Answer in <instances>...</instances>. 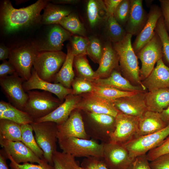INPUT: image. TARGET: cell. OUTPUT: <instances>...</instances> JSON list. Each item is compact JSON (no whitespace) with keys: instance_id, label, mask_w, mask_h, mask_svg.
Instances as JSON below:
<instances>
[{"instance_id":"obj_1","label":"cell","mask_w":169,"mask_h":169,"mask_svg":"<svg viewBox=\"0 0 169 169\" xmlns=\"http://www.w3.org/2000/svg\"><path fill=\"white\" fill-rule=\"evenodd\" d=\"M50 1L38 0L26 7L17 9L9 0L3 1L0 7V23L3 30L11 33L41 23V11Z\"/></svg>"},{"instance_id":"obj_2","label":"cell","mask_w":169,"mask_h":169,"mask_svg":"<svg viewBox=\"0 0 169 169\" xmlns=\"http://www.w3.org/2000/svg\"><path fill=\"white\" fill-rule=\"evenodd\" d=\"M132 36L127 33L121 41L112 43V46L119 56V66L122 76L132 84L141 86L146 90L140 76L138 58L132 45Z\"/></svg>"},{"instance_id":"obj_3","label":"cell","mask_w":169,"mask_h":169,"mask_svg":"<svg viewBox=\"0 0 169 169\" xmlns=\"http://www.w3.org/2000/svg\"><path fill=\"white\" fill-rule=\"evenodd\" d=\"M8 61L18 74L25 81L30 77L34 62L39 52L37 43L25 41L10 48Z\"/></svg>"},{"instance_id":"obj_4","label":"cell","mask_w":169,"mask_h":169,"mask_svg":"<svg viewBox=\"0 0 169 169\" xmlns=\"http://www.w3.org/2000/svg\"><path fill=\"white\" fill-rule=\"evenodd\" d=\"M80 110L86 132L90 138L101 143L109 142L110 136L115 130V117Z\"/></svg>"},{"instance_id":"obj_5","label":"cell","mask_w":169,"mask_h":169,"mask_svg":"<svg viewBox=\"0 0 169 169\" xmlns=\"http://www.w3.org/2000/svg\"><path fill=\"white\" fill-rule=\"evenodd\" d=\"M27 93L28 99L23 111L34 121L48 115L63 102L46 91L30 90Z\"/></svg>"},{"instance_id":"obj_6","label":"cell","mask_w":169,"mask_h":169,"mask_svg":"<svg viewBox=\"0 0 169 169\" xmlns=\"http://www.w3.org/2000/svg\"><path fill=\"white\" fill-rule=\"evenodd\" d=\"M38 146L44 152V159L53 166V157L57 151V125L51 121L33 122L31 124Z\"/></svg>"},{"instance_id":"obj_7","label":"cell","mask_w":169,"mask_h":169,"mask_svg":"<svg viewBox=\"0 0 169 169\" xmlns=\"http://www.w3.org/2000/svg\"><path fill=\"white\" fill-rule=\"evenodd\" d=\"M58 141L62 152L74 157L103 158V144L95 140L70 137Z\"/></svg>"},{"instance_id":"obj_8","label":"cell","mask_w":169,"mask_h":169,"mask_svg":"<svg viewBox=\"0 0 169 169\" xmlns=\"http://www.w3.org/2000/svg\"><path fill=\"white\" fill-rule=\"evenodd\" d=\"M66 55L61 51L40 52L35 59L33 68L41 79L53 82Z\"/></svg>"},{"instance_id":"obj_9","label":"cell","mask_w":169,"mask_h":169,"mask_svg":"<svg viewBox=\"0 0 169 169\" xmlns=\"http://www.w3.org/2000/svg\"><path fill=\"white\" fill-rule=\"evenodd\" d=\"M136 55L141 64L139 74L142 81L149 75L154 69L155 64L162 58L161 42L155 31L151 40Z\"/></svg>"},{"instance_id":"obj_10","label":"cell","mask_w":169,"mask_h":169,"mask_svg":"<svg viewBox=\"0 0 169 169\" xmlns=\"http://www.w3.org/2000/svg\"><path fill=\"white\" fill-rule=\"evenodd\" d=\"M169 135V124L162 130L151 134L136 137L123 144L130 156L135 158L160 146Z\"/></svg>"},{"instance_id":"obj_11","label":"cell","mask_w":169,"mask_h":169,"mask_svg":"<svg viewBox=\"0 0 169 169\" xmlns=\"http://www.w3.org/2000/svg\"><path fill=\"white\" fill-rule=\"evenodd\" d=\"M25 81L16 72L0 78L1 88L8 102L23 111L28 99V94L23 86Z\"/></svg>"},{"instance_id":"obj_12","label":"cell","mask_w":169,"mask_h":169,"mask_svg":"<svg viewBox=\"0 0 169 169\" xmlns=\"http://www.w3.org/2000/svg\"><path fill=\"white\" fill-rule=\"evenodd\" d=\"M115 118V130L110 136L109 142L123 145L135 137L139 118L120 112Z\"/></svg>"},{"instance_id":"obj_13","label":"cell","mask_w":169,"mask_h":169,"mask_svg":"<svg viewBox=\"0 0 169 169\" xmlns=\"http://www.w3.org/2000/svg\"><path fill=\"white\" fill-rule=\"evenodd\" d=\"M103 144L102 159L108 169H127L135 158L122 144L107 142Z\"/></svg>"},{"instance_id":"obj_14","label":"cell","mask_w":169,"mask_h":169,"mask_svg":"<svg viewBox=\"0 0 169 169\" xmlns=\"http://www.w3.org/2000/svg\"><path fill=\"white\" fill-rule=\"evenodd\" d=\"M80 95L81 98L76 109L87 112L109 115L115 117L120 112L115 107L112 101L92 92Z\"/></svg>"},{"instance_id":"obj_15","label":"cell","mask_w":169,"mask_h":169,"mask_svg":"<svg viewBox=\"0 0 169 169\" xmlns=\"http://www.w3.org/2000/svg\"><path fill=\"white\" fill-rule=\"evenodd\" d=\"M58 139L70 137L90 139L86 134L81 110H74L66 120L62 124L57 125Z\"/></svg>"},{"instance_id":"obj_16","label":"cell","mask_w":169,"mask_h":169,"mask_svg":"<svg viewBox=\"0 0 169 169\" xmlns=\"http://www.w3.org/2000/svg\"><path fill=\"white\" fill-rule=\"evenodd\" d=\"M146 92H137L134 95L120 98L112 101L119 112L139 118L148 110L145 101Z\"/></svg>"},{"instance_id":"obj_17","label":"cell","mask_w":169,"mask_h":169,"mask_svg":"<svg viewBox=\"0 0 169 169\" xmlns=\"http://www.w3.org/2000/svg\"><path fill=\"white\" fill-rule=\"evenodd\" d=\"M23 86L26 92L34 89L50 92L55 95L62 102H64L68 95L72 94L73 91L72 89L67 88L60 83H52L41 79L33 67L30 77L23 82Z\"/></svg>"},{"instance_id":"obj_18","label":"cell","mask_w":169,"mask_h":169,"mask_svg":"<svg viewBox=\"0 0 169 169\" xmlns=\"http://www.w3.org/2000/svg\"><path fill=\"white\" fill-rule=\"evenodd\" d=\"M0 144L17 163L29 162L40 164L43 162V159L40 158L21 141L0 139Z\"/></svg>"},{"instance_id":"obj_19","label":"cell","mask_w":169,"mask_h":169,"mask_svg":"<svg viewBox=\"0 0 169 169\" xmlns=\"http://www.w3.org/2000/svg\"><path fill=\"white\" fill-rule=\"evenodd\" d=\"M162 16L160 7L156 4L152 5L148 13V19L146 25L132 44L136 54L152 37L158 21Z\"/></svg>"},{"instance_id":"obj_20","label":"cell","mask_w":169,"mask_h":169,"mask_svg":"<svg viewBox=\"0 0 169 169\" xmlns=\"http://www.w3.org/2000/svg\"><path fill=\"white\" fill-rule=\"evenodd\" d=\"M81 98L80 95L72 94L68 95L64 102L52 112L34 122L49 121L54 122L57 125L62 124L66 120L72 111L77 108Z\"/></svg>"},{"instance_id":"obj_21","label":"cell","mask_w":169,"mask_h":169,"mask_svg":"<svg viewBox=\"0 0 169 169\" xmlns=\"http://www.w3.org/2000/svg\"><path fill=\"white\" fill-rule=\"evenodd\" d=\"M130 2L129 16L124 28L127 33L137 36L146 23L148 13L143 8L142 0H130Z\"/></svg>"},{"instance_id":"obj_22","label":"cell","mask_w":169,"mask_h":169,"mask_svg":"<svg viewBox=\"0 0 169 169\" xmlns=\"http://www.w3.org/2000/svg\"><path fill=\"white\" fill-rule=\"evenodd\" d=\"M71 33L59 24H53L47 37L41 44H37L38 50L41 51H59L63 48V43L70 40Z\"/></svg>"},{"instance_id":"obj_23","label":"cell","mask_w":169,"mask_h":169,"mask_svg":"<svg viewBox=\"0 0 169 169\" xmlns=\"http://www.w3.org/2000/svg\"><path fill=\"white\" fill-rule=\"evenodd\" d=\"M119 56L109 40L104 45L102 57L97 69L95 71L96 79L109 77L114 69L120 67Z\"/></svg>"},{"instance_id":"obj_24","label":"cell","mask_w":169,"mask_h":169,"mask_svg":"<svg viewBox=\"0 0 169 169\" xmlns=\"http://www.w3.org/2000/svg\"><path fill=\"white\" fill-rule=\"evenodd\" d=\"M141 82L149 91L169 88V67L162 59H160L149 75Z\"/></svg>"},{"instance_id":"obj_25","label":"cell","mask_w":169,"mask_h":169,"mask_svg":"<svg viewBox=\"0 0 169 169\" xmlns=\"http://www.w3.org/2000/svg\"><path fill=\"white\" fill-rule=\"evenodd\" d=\"M93 82L97 85L113 87L123 91L146 92V90L142 87L132 84L124 77L121 74L120 67L114 69L108 77L97 79Z\"/></svg>"},{"instance_id":"obj_26","label":"cell","mask_w":169,"mask_h":169,"mask_svg":"<svg viewBox=\"0 0 169 169\" xmlns=\"http://www.w3.org/2000/svg\"><path fill=\"white\" fill-rule=\"evenodd\" d=\"M167 125L160 113L148 110L139 118L138 129L135 137L155 133Z\"/></svg>"},{"instance_id":"obj_27","label":"cell","mask_w":169,"mask_h":169,"mask_svg":"<svg viewBox=\"0 0 169 169\" xmlns=\"http://www.w3.org/2000/svg\"><path fill=\"white\" fill-rule=\"evenodd\" d=\"M145 101L148 110L160 113L169 105V88L145 92Z\"/></svg>"},{"instance_id":"obj_28","label":"cell","mask_w":169,"mask_h":169,"mask_svg":"<svg viewBox=\"0 0 169 169\" xmlns=\"http://www.w3.org/2000/svg\"><path fill=\"white\" fill-rule=\"evenodd\" d=\"M87 19L92 28L96 27L102 23H105L110 16L103 0H89L86 7Z\"/></svg>"},{"instance_id":"obj_29","label":"cell","mask_w":169,"mask_h":169,"mask_svg":"<svg viewBox=\"0 0 169 169\" xmlns=\"http://www.w3.org/2000/svg\"><path fill=\"white\" fill-rule=\"evenodd\" d=\"M74 57L70 45H68L65 59L56 74L54 83H59L67 88L71 89V83L74 78V73L73 68Z\"/></svg>"},{"instance_id":"obj_30","label":"cell","mask_w":169,"mask_h":169,"mask_svg":"<svg viewBox=\"0 0 169 169\" xmlns=\"http://www.w3.org/2000/svg\"><path fill=\"white\" fill-rule=\"evenodd\" d=\"M0 119L9 120L20 125L31 124L34 122L26 112L3 100L0 101Z\"/></svg>"},{"instance_id":"obj_31","label":"cell","mask_w":169,"mask_h":169,"mask_svg":"<svg viewBox=\"0 0 169 169\" xmlns=\"http://www.w3.org/2000/svg\"><path fill=\"white\" fill-rule=\"evenodd\" d=\"M50 2L44 9L41 23L46 25L58 24L62 19L71 13L70 9Z\"/></svg>"},{"instance_id":"obj_32","label":"cell","mask_w":169,"mask_h":169,"mask_svg":"<svg viewBox=\"0 0 169 169\" xmlns=\"http://www.w3.org/2000/svg\"><path fill=\"white\" fill-rule=\"evenodd\" d=\"M21 126L9 120L0 119V139L21 141Z\"/></svg>"},{"instance_id":"obj_33","label":"cell","mask_w":169,"mask_h":169,"mask_svg":"<svg viewBox=\"0 0 169 169\" xmlns=\"http://www.w3.org/2000/svg\"><path fill=\"white\" fill-rule=\"evenodd\" d=\"M105 24L107 40L112 43L121 41L127 34L124 28L118 22L113 15L108 17Z\"/></svg>"},{"instance_id":"obj_34","label":"cell","mask_w":169,"mask_h":169,"mask_svg":"<svg viewBox=\"0 0 169 169\" xmlns=\"http://www.w3.org/2000/svg\"><path fill=\"white\" fill-rule=\"evenodd\" d=\"M73 66L78 77L92 82L96 79L95 71L90 65L86 55L74 56Z\"/></svg>"},{"instance_id":"obj_35","label":"cell","mask_w":169,"mask_h":169,"mask_svg":"<svg viewBox=\"0 0 169 169\" xmlns=\"http://www.w3.org/2000/svg\"><path fill=\"white\" fill-rule=\"evenodd\" d=\"M21 141L40 158L44 159L43 151L37 143L31 124L21 125Z\"/></svg>"},{"instance_id":"obj_36","label":"cell","mask_w":169,"mask_h":169,"mask_svg":"<svg viewBox=\"0 0 169 169\" xmlns=\"http://www.w3.org/2000/svg\"><path fill=\"white\" fill-rule=\"evenodd\" d=\"M64 29L74 34L85 37L86 29L75 14L71 13L62 19L59 24Z\"/></svg>"},{"instance_id":"obj_37","label":"cell","mask_w":169,"mask_h":169,"mask_svg":"<svg viewBox=\"0 0 169 169\" xmlns=\"http://www.w3.org/2000/svg\"><path fill=\"white\" fill-rule=\"evenodd\" d=\"M137 92L123 91L113 87L95 84L92 92L98 96L111 101L120 98L134 95Z\"/></svg>"},{"instance_id":"obj_38","label":"cell","mask_w":169,"mask_h":169,"mask_svg":"<svg viewBox=\"0 0 169 169\" xmlns=\"http://www.w3.org/2000/svg\"><path fill=\"white\" fill-rule=\"evenodd\" d=\"M55 169H76L79 165L75 157L63 152L55 151L53 157Z\"/></svg>"},{"instance_id":"obj_39","label":"cell","mask_w":169,"mask_h":169,"mask_svg":"<svg viewBox=\"0 0 169 169\" xmlns=\"http://www.w3.org/2000/svg\"><path fill=\"white\" fill-rule=\"evenodd\" d=\"M155 31L159 36L162 46V59L169 65V35L165 27L162 15L158 19Z\"/></svg>"},{"instance_id":"obj_40","label":"cell","mask_w":169,"mask_h":169,"mask_svg":"<svg viewBox=\"0 0 169 169\" xmlns=\"http://www.w3.org/2000/svg\"><path fill=\"white\" fill-rule=\"evenodd\" d=\"M86 54L93 61L99 64L103 53L104 45L96 37H89Z\"/></svg>"},{"instance_id":"obj_41","label":"cell","mask_w":169,"mask_h":169,"mask_svg":"<svg viewBox=\"0 0 169 169\" xmlns=\"http://www.w3.org/2000/svg\"><path fill=\"white\" fill-rule=\"evenodd\" d=\"M95 86L92 82L77 77L74 78L71 84L72 87V94L80 95L83 94L92 92Z\"/></svg>"},{"instance_id":"obj_42","label":"cell","mask_w":169,"mask_h":169,"mask_svg":"<svg viewBox=\"0 0 169 169\" xmlns=\"http://www.w3.org/2000/svg\"><path fill=\"white\" fill-rule=\"evenodd\" d=\"M69 40L71 49L74 56L87 55L89 43L88 38L76 35L72 36Z\"/></svg>"},{"instance_id":"obj_43","label":"cell","mask_w":169,"mask_h":169,"mask_svg":"<svg viewBox=\"0 0 169 169\" xmlns=\"http://www.w3.org/2000/svg\"><path fill=\"white\" fill-rule=\"evenodd\" d=\"M130 7V0H122L113 15L116 20L124 28L128 19Z\"/></svg>"},{"instance_id":"obj_44","label":"cell","mask_w":169,"mask_h":169,"mask_svg":"<svg viewBox=\"0 0 169 169\" xmlns=\"http://www.w3.org/2000/svg\"><path fill=\"white\" fill-rule=\"evenodd\" d=\"M5 151L7 158L10 161L9 164L10 169H55L54 166L49 164L44 159H43L42 163L40 164H36L29 162L17 163L14 161L9 154Z\"/></svg>"},{"instance_id":"obj_45","label":"cell","mask_w":169,"mask_h":169,"mask_svg":"<svg viewBox=\"0 0 169 169\" xmlns=\"http://www.w3.org/2000/svg\"><path fill=\"white\" fill-rule=\"evenodd\" d=\"M169 153V135L161 144L148 152L146 157L149 161H151L158 157Z\"/></svg>"},{"instance_id":"obj_46","label":"cell","mask_w":169,"mask_h":169,"mask_svg":"<svg viewBox=\"0 0 169 169\" xmlns=\"http://www.w3.org/2000/svg\"><path fill=\"white\" fill-rule=\"evenodd\" d=\"M152 169H169V153L161 155L151 161Z\"/></svg>"},{"instance_id":"obj_47","label":"cell","mask_w":169,"mask_h":169,"mask_svg":"<svg viewBox=\"0 0 169 169\" xmlns=\"http://www.w3.org/2000/svg\"><path fill=\"white\" fill-rule=\"evenodd\" d=\"M127 169H152L146 154L139 156L135 158Z\"/></svg>"},{"instance_id":"obj_48","label":"cell","mask_w":169,"mask_h":169,"mask_svg":"<svg viewBox=\"0 0 169 169\" xmlns=\"http://www.w3.org/2000/svg\"><path fill=\"white\" fill-rule=\"evenodd\" d=\"M159 2L164 25L169 34V0H160Z\"/></svg>"},{"instance_id":"obj_49","label":"cell","mask_w":169,"mask_h":169,"mask_svg":"<svg viewBox=\"0 0 169 169\" xmlns=\"http://www.w3.org/2000/svg\"><path fill=\"white\" fill-rule=\"evenodd\" d=\"M15 72L14 68L8 61L6 60L3 61L0 65V78L12 75Z\"/></svg>"},{"instance_id":"obj_50","label":"cell","mask_w":169,"mask_h":169,"mask_svg":"<svg viewBox=\"0 0 169 169\" xmlns=\"http://www.w3.org/2000/svg\"><path fill=\"white\" fill-rule=\"evenodd\" d=\"M122 0H105L104 2L109 15H113Z\"/></svg>"},{"instance_id":"obj_51","label":"cell","mask_w":169,"mask_h":169,"mask_svg":"<svg viewBox=\"0 0 169 169\" xmlns=\"http://www.w3.org/2000/svg\"><path fill=\"white\" fill-rule=\"evenodd\" d=\"M88 158L96 169H108L104 163L102 158L90 156Z\"/></svg>"},{"instance_id":"obj_52","label":"cell","mask_w":169,"mask_h":169,"mask_svg":"<svg viewBox=\"0 0 169 169\" xmlns=\"http://www.w3.org/2000/svg\"><path fill=\"white\" fill-rule=\"evenodd\" d=\"M10 53V48L3 44L0 45V60L4 61L8 59Z\"/></svg>"},{"instance_id":"obj_53","label":"cell","mask_w":169,"mask_h":169,"mask_svg":"<svg viewBox=\"0 0 169 169\" xmlns=\"http://www.w3.org/2000/svg\"><path fill=\"white\" fill-rule=\"evenodd\" d=\"M7 158L6 152L3 149L0 151V169H9L7 164L6 159Z\"/></svg>"},{"instance_id":"obj_54","label":"cell","mask_w":169,"mask_h":169,"mask_svg":"<svg viewBox=\"0 0 169 169\" xmlns=\"http://www.w3.org/2000/svg\"><path fill=\"white\" fill-rule=\"evenodd\" d=\"M51 2L55 4H75L79 2V0H51Z\"/></svg>"},{"instance_id":"obj_55","label":"cell","mask_w":169,"mask_h":169,"mask_svg":"<svg viewBox=\"0 0 169 169\" xmlns=\"http://www.w3.org/2000/svg\"><path fill=\"white\" fill-rule=\"evenodd\" d=\"M160 113L162 120L168 125L169 124V105Z\"/></svg>"},{"instance_id":"obj_56","label":"cell","mask_w":169,"mask_h":169,"mask_svg":"<svg viewBox=\"0 0 169 169\" xmlns=\"http://www.w3.org/2000/svg\"><path fill=\"white\" fill-rule=\"evenodd\" d=\"M145 1L147 7L149 6L150 7L152 5L151 3L153 0H146Z\"/></svg>"},{"instance_id":"obj_57","label":"cell","mask_w":169,"mask_h":169,"mask_svg":"<svg viewBox=\"0 0 169 169\" xmlns=\"http://www.w3.org/2000/svg\"><path fill=\"white\" fill-rule=\"evenodd\" d=\"M76 169H87L82 166H80L79 165L77 166Z\"/></svg>"},{"instance_id":"obj_58","label":"cell","mask_w":169,"mask_h":169,"mask_svg":"<svg viewBox=\"0 0 169 169\" xmlns=\"http://www.w3.org/2000/svg\"></svg>"}]
</instances>
